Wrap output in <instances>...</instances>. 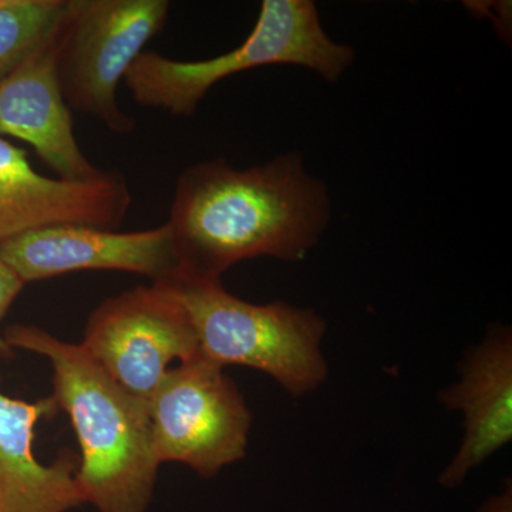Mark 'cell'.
Instances as JSON below:
<instances>
[{"label": "cell", "mask_w": 512, "mask_h": 512, "mask_svg": "<svg viewBox=\"0 0 512 512\" xmlns=\"http://www.w3.org/2000/svg\"><path fill=\"white\" fill-rule=\"evenodd\" d=\"M328 188L299 153L237 170L227 161L191 165L178 177L168 225L177 278L221 279L247 259L299 261L328 227Z\"/></svg>", "instance_id": "1"}, {"label": "cell", "mask_w": 512, "mask_h": 512, "mask_svg": "<svg viewBox=\"0 0 512 512\" xmlns=\"http://www.w3.org/2000/svg\"><path fill=\"white\" fill-rule=\"evenodd\" d=\"M3 340L52 363L53 397L82 451L76 480L83 503L99 512H146L160 467L146 400L114 382L82 345L37 326H10Z\"/></svg>", "instance_id": "2"}, {"label": "cell", "mask_w": 512, "mask_h": 512, "mask_svg": "<svg viewBox=\"0 0 512 512\" xmlns=\"http://www.w3.org/2000/svg\"><path fill=\"white\" fill-rule=\"evenodd\" d=\"M353 60L352 47L326 35L315 2L264 0L254 29L235 49L198 62L143 52L128 69L124 84L137 103L188 117L215 84L234 74L288 64L305 67L335 83Z\"/></svg>", "instance_id": "3"}, {"label": "cell", "mask_w": 512, "mask_h": 512, "mask_svg": "<svg viewBox=\"0 0 512 512\" xmlns=\"http://www.w3.org/2000/svg\"><path fill=\"white\" fill-rule=\"evenodd\" d=\"M183 305L200 359L248 366L274 377L292 396L315 390L328 375L320 342L325 320L285 302L256 305L231 295L221 279L158 282Z\"/></svg>", "instance_id": "4"}, {"label": "cell", "mask_w": 512, "mask_h": 512, "mask_svg": "<svg viewBox=\"0 0 512 512\" xmlns=\"http://www.w3.org/2000/svg\"><path fill=\"white\" fill-rule=\"evenodd\" d=\"M167 0H64L55 30L56 73L70 110L116 134L136 119L121 110L117 90L144 47L163 30Z\"/></svg>", "instance_id": "5"}, {"label": "cell", "mask_w": 512, "mask_h": 512, "mask_svg": "<svg viewBox=\"0 0 512 512\" xmlns=\"http://www.w3.org/2000/svg\"><path fill=\"white\" fill-rule=\"evenodd\" d=\"M147 403L160 466L181 463L211 477L245 456L251 413L222 367L200 357L178 365Z\"/></svg>", "instance_id": "6"}, {"label": "cell", "mask_w": 512, "mask_h": 512, "mask_svg": "<svg viewBox=\"0 0 512 512\" xmlns=\"http://www.w3.org/2000/svg\"><path fill=\"white\" fill-rule=\"evenodd\" d=\"M82 346L114 382L146 402L170 363L200 357L187 312L160 284L138 286L101 303L87 322Z\"/></svg>", "instance_id": "7"}, {"label": "cell", "mask_w": 512, "mask_h": 512, "mask_svg": "<svg viewBox=\"0 0 512 512\" xmlns=\"http://www.w3.org/2000/svg\"><path fill=\"white\" fill-rule=\"evenodd\" d=\"M0 256L23 284L77 271H123L154 284L180 276V261L167 224L119 232L87 225H56L0 244Z\"/></svg>", "instance_id": "8"}, {"label": "cell", "mask_w": 512, "mask_h": 512, "mask_svg": "<svg viewBox=\"0 0 512 512\" xmlns=\"http://www.w3.org/2000/svg\"><path fill=\"white\" fill-rule=\"evenodd\" d=\"M133 195L119 171L70 181L37 173L22 148L0 137V244L56 225L117 231Z\"/></svg>", "instance_id": "9"}, {"label": "cell", "mask_w": 512, "mask_h": 512, "mask_svg": "<svg viewBox=\"0 0 512 512\" xmlns=\"http://www.w3.org/2000/svg\"><path fill=\"white\" fill-rule=\"evenodd\" d=\"M55 30L0 80V137L30 144L63 180H92L104 170L84 156L74 136L72 114L57 79Z\"/></svg>", "instance_id": "10"}, {"label": "cell", "mask_w": 512, "mask_h": 512, "mask_svg": "<svg viewBox=\"0 0 512 512\" xmlns=\"http://www.w3.org/2000/svg\"><path fill=\"white\" fill-rule=\"evenodd\" d=\"M460 380L440 394L448 409L466 417L460 450L441 474V484L456 487L512 437V338L510 330L494 329L470 350Z\"/></svg>", "instance_id": "11"}, {"label": "cell", "mask_w": 512, "mask_h": 512, "mask_svg": "<svg viewBox=\"0 0 512 512\" xmlns=\"http://www.w3.org/2000/svg\"><path fill=\"white\" fill-rule=\"evenodd\" d=\"M8 348L0 339V350ZM57 412L53 396L29 403L0 392V512H67L84 504L79 458L62 454L45 466L33 454L36 424Z\"/></svg>", "instance_id": "12"}, {"label": "cell", "mask_w": 512, "mask_h": 512, "mask_svg": "<svg viewBox=\"0 0 512 512\" xmlns=\"http://www.w3.org/2000/svg\"><path fill=\"white\" fill-rule=\"evenodd\" d=\"M64 0H0V80L52 35Z\"/></svg>", "instance_id": "13"}, {"label": "cell", "mask_w": 512, "mask_h": 512, "mask_svg": "<svg viewBox=\"0 0 512 512\" xmlns=\"http://www.w3.org/2000/svg\"><path fill=\"white\" fill-rule=\"evenodd\" d=\"M23 281L18 274L8 265V262L0 256V322L5 318L12 303L22 291Z\"/></svg>", "instance_id": "14"}]
</instances>
